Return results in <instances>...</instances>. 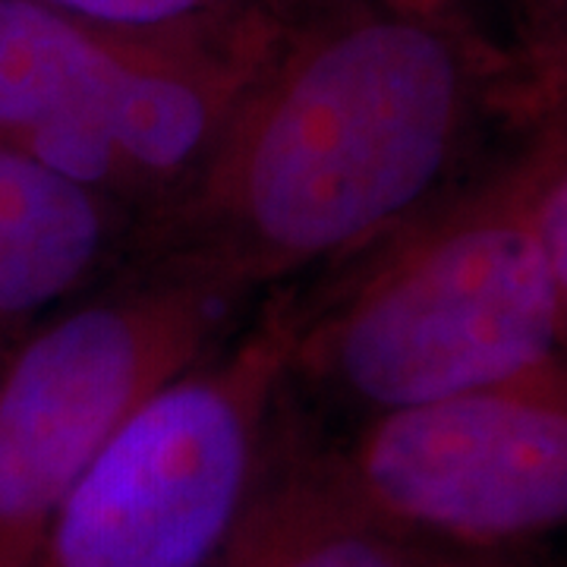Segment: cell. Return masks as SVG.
<instances>
[{
  "label": "cell",
  "mask_w": 567,
  "mask_h": 567,
  "mask_svg": "<svg viewBox=\"0 0 567 567\" xmlns=\"http://www.w3.org/2000/svg\"><path fill=\"white\" fill-rule=\"evenodd\" d=\"M565 111L488 29L385 0H300L181 193L126 252L171 256L249 297L338 271Z\"/></svg>",
  "instance_id": "cell-1"
},
{
  "label": "cell",
  "mask_w": 567,
  "mask_h": 567,
  "mask_svg": "<svg viewBox=\"0 0 567 567\" xmlns=\"http://www.w3.org/2000/svg\"><path fill=\"white\" fill-rule=\"evenodd\" d=\"M565 111L457 193L372 246L319 293L297 287L287 388L357 420L498 385L561 357L567 275L536 230Z\"/></svg>",
  "instance_id": "cell-2"
},
{
  "label": "cell",
  "mask_w": 567,
  "mask_h": 567,
  "mask_svg": "<svg viewBox=\"0 0 567 567\" xmlns=\"http://www.w3.org/2000/svg\"><path fill=\"white\" fill-rule=\"evenodd\" d=\"M297 287L126 420L63 495L25 567H212L281 447Z\"/></svg>",
  "instance_id": "cell-3"
},
{
  "label": "cell",
  "mask_w": 567,
  "mask_h": 567,
  "mask_svg": "<svg viewBox=\"0 0 567 567\" xmlns=\"http://www.w3.org/2000/svg\"><path fill=\"white\" fill-rule=\"evenodd\" d=\"M249 293L171 256L126 252L0 375V567H25L63 495L148 398L234 334Z\"/></svg>",
  "instance_id": "cell-4"
},
{
  "label": "cell",
  "mask_w": 567,
  "mask_h": 567,
  "mask_svg": "<svg viewBox=\"0 0 567 567\" xmlns=\"http://www.w3.org/2000/svg\"><path fill=\"white\" fill-rule=\"evenodd\" d=\"M252 70L0 0V145L148 212L199 171Z\"/></svg>",
  "instance_id": "cell-5"
},
{
  "label": "cell",
  "mask_w": 567,
  "mask_h": 567,
  "mask_svg": "<svg viewBox=\"0 0 567 567\" xmlns=\"http://www.w3.org/2000/svg\"><path fill=\"white\" fill-rule=\"evenodd\" d=\"M360 423L324 457L372 517L420 546L517 551L565 524L561 357L498 385Z\"/></svg>",
  "instance_id": "cell-6"
},
{
  "label": "cell",
  "mask_w": 567,
  "mask_h": 567,
  "mask_svg": "<svg viewBox=\"0 0 567 567\" xmlns=\"http://www.w3.org/2000/svg\"><path fill=\"white\" fill-rule=\"evenodd\" d=\"M133 208L0 145V322L76 300L123 262Z\"/></svg>",
  "instance_id": "cell-7"
},
{
  "label": "cell",
  "mask_w": 567,
  "mask_h": 567,
  "mask_svg": "<svg viewBox=\"0 0 567 567\" xmlns=\"http://www.w3.org/2000/svg\"><path fill=\"white\" fill-rule=\"evenodd\" d=\"M429 551L372 517L324 447L281 435L256 505L212 567H423Z\"/></svg>",
  "instance_id": "cell-8"
},
{
  "label": "cell",
  "mask_w": 567,
  "mask_h": 567,
  "mask_svg": "<svg viewBox=\"0 0 567 567\" xmlns=\"http://www.w3.org/2000/svg\"><path fill=\"white\" fill-rule=\"evenodd\" d=\"M92 29L164 51L256 63L300 0H39Z\"/></svg>",
  "instance_id": "cell-9"
},
{
  "label": "cell",
  "mask_w": 567,
  "mask_h": 567,
  "mask_svg": "<svg viewBox=\"0 0 567 567\" xmlns=\"http://www.w3.org/2000/svg\"><path fill=\"white\" fill-rule=\"evenodd\" d=\"M480 17L529 66L565 76L567 0H480Z\"/></svg>",
  "instance_id": "cell-10"
},
{
  "label": "cell",
  "mask_w": 567,
  "mask_h": 567,
  "mask_svg": "<svg viewBox=\"0 0 567 567\" xmlns=\"http://www.w3.org/2000/svg\"><path fill=\"white\" fill-rule=\"evenodd\" d=\"M423 567H536L529 548L517 551H461V548H432Z\"/></svg>",
  "instance_id": "cell-11"
},
{
  "label": "cell",
  "mask_w": 567,
  "mask_h": 567,
  "mask_svg": "<svg viewBox=\"0 0 567 567\" xmlns=\"http://www.w3.org/2000/svg\"><path fill=\"white\" fill-rule=\"evenodd\" d=\"M385 3L420 10V13H435V17H457V20H470L486 29V22L480 17V0H385Z\"/></svg>",
  "instance_id": "cell-12"
}]
</instances>
